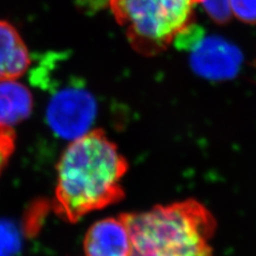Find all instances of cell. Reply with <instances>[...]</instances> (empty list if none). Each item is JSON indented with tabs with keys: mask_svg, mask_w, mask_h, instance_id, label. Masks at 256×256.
<instances>
[{
	"mask_svg": "<svg viewBox=\"0 0 256 256\" xmlns=\"http://www.w3.org/2000/svg\"><path fill=\"white\" fill-rule=\"evenodd\" d=\"M204 11L212 22L224 25L230 22L232 14L230 10V0H198Z\"/></svg>",
	"mask_w": 256,
	"mask_h": 256,
	"instance_id": "obj_9",
	"label": "cell"
},
{
	"mask_svg": "<svg viewBox=\"0 0 256 256\" xmlns=\"http://www.w3.org/2000/svg\"><path fill=\"white\" fill-rule=\"evenodd\" d=\"M34 108L27 86L15 80L0 82V125L11 127L25 121Z\"/></svg>",
	"mask_w": 256,
	"mask_h": 256,
	"instance_id": "obj_8",
	"label": "cell"
},
{
	"mask_svg": "<svg viewBox=\"0 0 256 256\" xmlns=\"http://www.w3.org/2000/svg\"><path fill=\"white\" fill-rule=\"evenodd\" d=\"M130 233L121 217L94 223L84 237L86 256H128Z\"/></svg>",
	"mask_w": 256,
	"mask_h": 256,
	"instance_id": "obj_6",
	"label": "cell"
},
{
	"mask_svg": "<svg viewBox=\"0 0 256 256\" xmlns=\"http://www.w3.org/2000/svg\"><path fill=\"white\" fill-rule=\"evenodd\" d=\"M134 50L148 57L166 50L194 24L198 0H109Z\"/></svg>",
	"mask_w": 256,
	"mask_h": 256,
	"instance_id": "obj_3",
	"label": "cell"
},
{
	"mask_svg": "<svg viewBox=\"0 0 256 256\" xmlns=\"http://www.w3.org/2000/svg\"><path fill=\"white\" fill-rule=\"evenodd\" d=\"M29 66V52L18 31L10 22L0 20V82L20 78Z\"/></svg>",
	"mask_w": 256,
	"mask_h": 256,
	"instance_id": "obj_7",
	"label": "cell"
},
{
	"mask_svg": "<svg viewBox=\"0 0 256 256\" xmlns=\"http://www.w3.org/2000/svg\"><path fill=\"white\" fill-rule=\"evenodd\" d=\"M15 134L11 127L0 125V174L14 152Z\"/></svg>",
	"mask_w": 256,
	"mask_h": 256,
	"instance_id": "obj_11",
	"label": "cell"
},
{
	"mask_svg": "<svg viewBox=\"0 0 256 256\" xmlns=\"http://www.w3.org/2000/svg\"><path fill=\"white\" fill-rule=\"evenodd\" d=\"M96 112L93 95L82 86H70L52 95L46 118L56 134L73 141L89 132Z\"/></svg>",
	"mask_w": 256,
	"mask_h": 256,
	"instance_id": "obj_4",
	"label": "cell"
},
{
	"mask_svg": "<svg viewBox=\"0 0 256 256\" xmlns=\"http://www.w3.org/2000/svg\"><path fill=\"white\" fill-rule=\"evenodd\" d=\"M232 18L249 25H256V0H230Z\"/></svg>",
	"mask_w": 256,
	"mask_h": 256,
	"instance_id": "obj_10",
	"label": "cell"
},
{
	"mask_svg": "<svg viewBox=\"0 0 256 256\" xmlns=\"http://www.w3.org/2000/svg\"><path fill=\"white\" fill-rule=\"evenodd\" d=\"M18 242L15 230L6 224H0V256H10L18 248Z\"/></svg>",
	"mask_w": 256,
	"mask_h": 256,
	"instance_id": "obj_12",
	"label": "cell"
},
{
	"mask_svg": "<svg viewBox=\"0 0 256 256\" xmlns=\"http://www.w3.org/2000/svg\"><path fill=\"white\" fill-rule=\"evenodd\" d=\"M128 164L102 130H91L63 152L57 166L54 210L68 222L124 198Z\"/></svg>",
	"mask_w": 256,
	"mask_h": 256,
	"instance_id": "obj_1",
	"label": "cell"
},
{
	"mask_svg": "<svg viewBox=\"0 0 256 256\" xmlns=\"http://www.w3.org/2000/svg\"><path fill=\"white\" fill-rule=\"evenodd\" d=\"M121 217L130 233L128 256H214L217 221L194 198Z\"/></svg>",
	"mask_w": 256,
	"mask_h": 256,
	"instance_id": "obj_2",
	"label": "cell"
},
{
	"mask_svg": "<svg viewBox=\"0 0 256 256\" xmlns=\"http://www.w3.org/2000/svg\"><path fill=\"white\" fill-rule=\"evenodd\" d=\"M190 66L194 73L212 82H222L237 76L242 63L239 48L218 36H203L190 50Z\"/></svg>",
	"mask_w": 256,
	"mask_h": 256,
	"instance_id": "obj_5",
	"label": "cell"
}]
</instances>
